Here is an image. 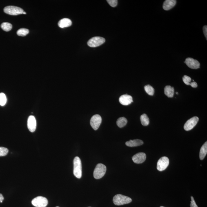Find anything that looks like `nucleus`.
Masks as SVG:
<instances>
[{
	"instance_id": "obj_1",
	"label": "nucleus",
	"mask_w": 207,
	"mask_h": 207,
	"mask_svg": "<svg viewBox=\"0 0 207 207\" xmlns=\"http://www.w3.org/2000/svg\"><path fill=\"white\" fill-rule=\"evenodd\" d=\"M74 169L73 173L74 175L78 178H80L82 177V164L81 159L79 157L74 158L73 161Z\"/></svg>"
},
{
	"instance_id": "obj_2",
	"label": "nucleus",
	"mask_w": 207,
	"mask_h": 207,
	"mask_svg": "<svg viewBox=\"0 0 207 207\" xmlns=\"http://www.w3.org/2000/svg\"><path fill=\"white\" fill-rule=\"evenodd\" d=\"M132 201V199L130 197L120 194L116 195L114 196L113 199V203L117 206L129 204L131 203Z\"/></svg>"
},
{
	"instance_id": "obj_3",
	"label": "nucleus",
	"mask_w": 207,
	"mask_h": 207,
	"mask_svg": "<svg viewBox=\"0 0 207 207\" xmlns=\"http://www.w3.org/2000/svg\"><path fill=\"white\" fill-rule=\"evenodd\" d=\"M106 171V166L102 164H98L94 170L93 173L94 178L96 179H100L105 175Z\"/></svg>"
},
{
	"instance_id": "obj_4",
	"label": "nucleus",
	"mask_w": 207,
	"mask_h": 207,
	"mask_svg": "<svg viewBox=\"0 0 207 207\" xmlns=\"http://www.w3.org/2000/svg\"><path fill=\"white\" fill-rule=\"evenodd\" d=\"M5 13L9 15H17L23 14L24 11L22 8L14 6H8L3 9Z\"/></svg>"
},
{
	"instance_id": "obj_5",
	"label": "nucleus",
	"mask_w": 207,
	"mask_h": 207,
	"mask_svg": "<svg viewBox=\"0 0 207 207\" xmlns=\"http://www.w3.org/2000/svg\"><path fill=\"white\" fill-rule=\"evenodd\" d=\"M34 206L36 207H46L48 204V201L46 197L43 196H38L32 201Z\"/></svg>"
},
{
	"instance_id": "obj_6",
	"label": "nucleus",
	"mask_w": 207,
	"mask_h": 207,
	"mask_svg": "<svg viewBox=\"0 0 207 207\" xmlns=\"http://www.w3.org/2000/svg\"><path fill=\"white\" fill-rule=\"evenodd\" d=\"M105 39L100 36H95L87 42V45L91 47H96L101 45L105 42Z\"/></svg>"
},
{
	"instance_id": "obj_7",
	"label": "nucleus",
	"mask_w": 207,
	"mask_h": 207,
	"mask_svg": "<svg viewBox=\"0 0 207 207\" xmlns=\"http://www.w3.org/2000/svg\"><path fill=\"white\" fill-rule=\"evenodd\" d=\"M169 164V160L168 157H162L157 163V169L159 171H163L167 168Z\"/></svg>"
},
{
	"instance_id": "obj_8",
	"label": "nucleus",
	"mask_w": 207,
	"mask_h": 207,
	"mask_svg": "<svg viewBox=\"0 0 207 207\" xmlns=\"http://www.w3.org/2000/svg\"><path fill=\"white\" fill-rule=\"evenodd\" d=\"M102 122L101 117L98 114L94 115L91 118L90 124L93 129L98 130Z\"/></svg>"
},
{
	"instance_id": "obj_9",
	"label": "nucleus",
	"mask_w": 207,
	"mask_h": 207,
	"mask_svg": "<svg viewBox=\"0 0 207 207\" xmlns=\"http://www.w3.org/2000/svg\"><path fill=\"white\" fill-rule=\"evenodd\" d=\"M198 121L199 118L196 116L194 117L189 119L184 124V129L186 131H190L196 126Z\"/></svg>"
},
{
	"instance_id": "obj_10",
	"label": "nucleus",
	"mask_w": 207,
	"mask_h": 207,
	"mask_svg": "<svg viewBox=\"0 0 207 207\" xmlns=\"http://www.w3.org/2000/svg\"><path fill=\"white\" fill-rule=\"evenodd\" d=\"M184 63L188 67L193 69H197L199 68L200 63L197 60L193 58H188L186 59Z\"/></svg>"
},
{
	"instance_id": "obj_11",
	"label": "nucleus",
	"mask_w": 207,
	"mask_h": 207,
	"mask_svg": "<svg viewBox=\"0 0 207 207\" xmlns=\"http://www.w3.org/2000/svg\"><path fill=\"white\" fill-rule=\"evenodd\" d=\"M132 159L135 164H142L145 161L146 159V155L144 153H138L133 155Z\"/></svg>"
},
{
	"instance_id": "obj_12",
	"label": "nucleus",
	"mask_w": 207,
	"mask_h": 207,
	"mask_svg": "<svg viewBox=\"0 0 207 207\" xmlns=\"http://www.w3.org/2000/svg\"><path fill=\"white\" fill-rule=\"evenodd\" d=\"M28 130L31 132H35L36 129V120L33 116H30L28 118Z\"/></svg>"
},
{
	"instance_id": "obj_13",
	"label": "nucleus",
	"mask_w": 207,
	"mask_h": 207,
	"mask_svg": "<svg viewBox=\"0 0 207 207\" xmlns=\"http://www.w3.org/2000/svg\"><path fill=\"white\" fill-rule=\"evenodd\" d=\"M119 101L121 105L124 106H127L133 102L132 97L128 94L121 96L119 98Z\"/></svg>"
},
{
	"instance_id": "obj_14",
	"label": "nucleus",
	"mask_w": 207,
	"mask_h": 207,
	"mask_svg": "<svg viewBox=\"0 0 207 207\" xmlns=\"http://www.w3.org/2000/svg\"><path fill=\"white\" fill-rule=\"evenodd\" d=\"M176 3V0H166L163 4V9L166 10H170L175 6Z\"/></svg>"
},
{
	"instance_id": "obj_15",
	"label": "nucleus",
	"mask_w": 207,
	"mask_h": 207,
	"mask_svg": "<svg viewBox=\"0 0 207 207\" xmlns=\"http://www.w3.org/2000/svg\"><path fill=\"white\" fill-rule=\"evenodd\" d=\"M143 144H144V142L143 141L139 139L130 140L125 143L127 146H129V147L139 146L143 145Z\"/></svg>"
},
{
	"instance_id": "obj_16",
	"label": "nucleus",
	"mask_w": 207,
	"mask_h": 207,
	"mask_svg": "<svg viewBox=\"0 0 207 207\" xmlns=\"http://www.w3.org/2000/svg\"><path fill=\"white\" fill-rule=\"evenodd\" d=\"M72 22L68 18H64L60 20L58 23L59 27L61 28H67L72 25Z\"/></svg>"
},
{
	"instance_id": "obj_17",
	"label": "nucleus",
	"mask_w": 207,
	"mask_h": 207,
	"mask_svg": "<svg viewBox=\"0 0 207 207\" xmlns=\"http://www.w3.org/2000/svg\"><path fill=\"white\" fill-rule=\"evenodd\" d=\"M164 93L168 98H173L174 95V88L171 86H166L164 89Z\"/></svg>"
},
{
	"instance_id": "obj_18",
	"label": "nucleus",
	"mask_w": 207,
	"mask_h": 207,
	"mask_svg": "<svg viewBox=\"0 0 207 207\" xmlns=\"http://www.w3.org/2000/svg\"><path fill=\"white\" fill-rule=\"evenodd\" d=\"M207 153V142H206L201 147L199 153V158L201 160H203L206 155Z\"/></svg>"
},
{
	"instance_id": "obj_19",
	"label": "nucleus",
	"mask_w": 207,
	"mask_h": 207,
	"mask_svg": "<svg viewBox=\"0 0 207 207\" xmlns=\"http://www.w3.org/2000/svg\"><path fill=\"white\" fill-rule=\"evenodd\" d=\"M140 120L142 125H144V126H147L149 124V119L147 115L145 114V113H144V114L141 116Z\"/></svg>"
},
{
	"instance_id": "obj_20",
	"label": "nucleus",
	"mask_w": 207,
	"mask_h": 207,
	"mask_svg": "<svg viewBox=\"0 0 207 207\" xmlns=\"http://www.w3.org/2000/svg\"><path fill=\"white\" fill-rule=\"evenodd\" d=\"M127 120L126 118L124 117L119 118L117 121V124L120 128H122L126 125L127 124Z\"/></svg>"
},
{
	"instance_id": "obj_21",
	"label": "nucleus",
	"mask_w": 207,
	"mask_h": 207,
	"mask_svg": "<svg viewBox=\"0 0 207 207\" xmlns=\"http://www.w3.org/2000/svg\"><path fill=\"white\" fill-rule=\"evenodd\" d=\"M12 28V25L8 22H3L1 25V28L6 32H9L11 30Z\"/></svg>"
},
{
	"instance_id": "obj_22",
	"label": "nucleus",
	"mask_w": 207,
	"mask_h": 207,
	"mask_svg": "<svg viewBox=\"0 0 207 207\" xmlns=\"http://www.w3.org/2000/svg\"><path fill=\"white\" fill-rule=\"evenodd\" d=\"M29 30L25 28H20L17 32V34L19 36H24L28 35L29 33Z\"/></svg>"
},
{
	"instance_id": "obj_23",
	"label": "nucleus",
	"mask_w": 207,
	"mask_h": 207,
	"mask_svg": "<svg viewBox=\"0 0 207 207\" xmlns=\"http://www.w3.org/2000/svg\"><path fill=\"white\" fill-rule=\"evenodd\" d=\"M144 89H145V91L149 95L151 96L153 95L154 93V89L151 85H146L144 87Z\"/></svg>"
},
{
	"instance_id": "obj_24",
	"label": "nucleus",
	"mask_w": 207,
	"mask_h": 207,
	"mask_svg": "<svg viewBox=\"0 0 207 207\" xmlns=\"http://www.w3.org/2000/svg\"><path fill=\"white\" fill-rule=\"evenodd\" d=\"M7 102V98L3 93H0V105L4 106Z\"/></svg>"
},
{
	"instance_id": "obj_25",
	"label": "nucleus",
	"mask_w": 207,
	"mask_h": 207,
	"mask_svg": "<svg viewBox=\"0 0 207 207\" xmlns=\"http://www.w3.org/2000/svg\"><path fill=\"white\" fill-rule=\"evenodd\" d=\"M9 152V150L6 148L0 147V157L6 155Z\"/></svg>"
},
{
	"instance_id": "obj_26",
	"label": "nucleus",
	"mask_w": 207,
	"mask_h": 207,
	"mask_svg": "<svg viewBox=\"0 0 207 207\" xmlns=\"http://www.w3.org/2000/svg\"><path fill=\"white\" fill-rule=\"evenodd\" d=\"M183 82L187 85H190V83H191V78L188 76L184 75L183 78Z\"/></svg>"
},
{
	"instance_id": "obj_27",
	"label": "nucleus",
	"mask_w": 207,
	"mask_h": 207,
	"mask_svg": "<svg viewBox=\"0 0 207 207\" xmlns=\"http://www.w3.org/2000/svg\"><path fill=\"white\" fill-rule=\"evenodd\" d=\"M109 4L113 8H115L118 4V1L117 0H107Z\"/></svg>"
},
{
	"instance_id": "obj_28",
	"label": "nucleus",
	"mask_w": 207,
	"mask_h": 207,
	"mask_svg": "<svg viewBox=\"0 0 207 207\" xmlns=\"http://www.w3.org/2000/svg\"><path fill=\"white\" fill-rule=\"evenodd\" d=\"M191 204H190V207H198L197 204H196L195 200H194V197L193 196H191Z\"/></svg>"
},
{
	"instance_id": "obj_29",
	"label": "nucleus",
	"mask_w": 207,
	"mask_h": 207,
	"mask_svg": "<svg viewBox=\"0 0 207 207\" xmlns=\"http://www.w3.org/2000/svg\"><path fill=\"white\" fill-rule=\"evenodd\" d=\"M203 31H204V34L207 40V25H205L203 27Z\"/></svg>"
},
{
	"instance_id": "obj_30",
	"label": "nucleus",
	"mask_w": 207,
	"mask_h": 207,
	"mask_svg": "<svg viewBox=\"0 0 207 207\" xmlns=\"http://www.w3.org/2000/svg\"><path fill=\"white\" fill-rule=\"evenodd\" d=\"M190 85L191 86V87H193V88H196V87H197V83L196 82H195V81H193V82L190 83Z\"/></svg>"
},
{
	"instance_id": "obj_31",
	"label": "nucleus",
	"mask_w": 207,
	"mask_h": 207,
	"mask_svg": "<svg viewBox=\"0 0 207 207\" xmlns=\"http://www.w3.org/2000/svg\"><path fill=\"white\" fill-rule=\"evenodd\" d=\"M3 200H4V197H3V195L2 194L0 193V203H2Z\"/></svg>"
},
{
	"instance_id": "obj_32",
	"label": "nucleus",
	"mask_w": 207,
	"mask_h": 207,
	"mask_svg": "<svg viewBox=\"0 0 207 207\" xmlns=\"http://www.w3.org/2000/svg\"><path fill=\"white\" fill-rule=\"evenodd\" d=\"M26 14V12H23V14Z\"/></svg>"
},
{
	"instance_id": "obj_33",
	"label": "nucleus",
	"mask_w": 207,
	"mask_h": 207,
	"mask_svg": "<svg viewBox=\"0 0 207 207\" xmlns=\"http://www.w3.org/2000/svg\"><path fill=\"white\" fill-rule=\"evenodd\" d=\"M176 94H178V92H176Z\"/></svg>"
},
{
	"instance_id": "obj_34",
	"label": "nucleus",
	"mask_w": 207,
	"mask_h": 207,
	"mask_svg": "<svg viewBox=\"0 0 207 207\" xmlns=\"http://www.w3.org/2000/svg\"><path fill=\"white\" fill-rule=\"evenodd\" d=\"M160 207H164V206H161Z\"/></svg>"
},
{
	"instance_id": "obj_35",
	"label": "nucleus",
	"mask_w": 207,
	"mask_h": 207,
	"mask_svg": "<svg viewBox=\"0 0 207 207\" xmlns=\"http://www.w3.org/2000/svg\"><path fill=\"white\" fill-rule=\"evenodd\" d=\"M58 207V206H57V207Z\"/></svg>"
},
{
	"instance_id": "obj_36",
	"label": "nucleus",
	"mask_w": 207,
	"mask_h": 207,
	"mask_svg": "<svg viewBox=\"0 0 207 207\" xmlns=\"http://www.w3.org/2000/svg\"></svg>"
}]
</instances>
